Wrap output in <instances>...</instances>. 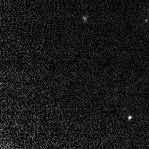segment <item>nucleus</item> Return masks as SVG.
<instances>
[{
    "label": "nucleus",
    "instance_id": "obj_1",
    "mask_svg": "<svg viewBox=\"0 0 149 149\" xmlns=\"http://www.w3.org/2000/svg\"><path fill=\"white\" fill-rule=\"evenodd\" d=\"M131 118H132V117H131V116H130H130H129V117H128V119H129V120H131Z\"/></svg>",
    "mask_w": 149,
    "mask_h": 149
}]
</instances>
